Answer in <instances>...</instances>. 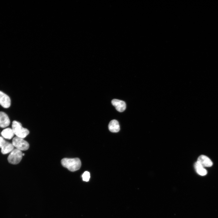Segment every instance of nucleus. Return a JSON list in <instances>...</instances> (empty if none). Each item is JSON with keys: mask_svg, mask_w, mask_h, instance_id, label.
<instances>
[{"mask_svg": "<svg viewBox=\"0 0 218 218\" xmlns=\"http://www.w3.org/2000/svg\"><path fill=\"white\" fill-rule=\"evenodd\" d=\"M1 134L3 138L10 139L13 137L14 134L12 128H7L2 131Z\"/></svg>", "mask_w": 218, "mask_h": 218, "instance_id": "nucleus-11", "label": "nucleus"}, {"mask_svg": "<svg viewBox=\"0 0 218 218\" xmlns=\"http://www.w3.org/2000/svg\"><path fill=\"white\" fill-rule=\"evenodd\" d=\"M194 167L196 172L199 175L203 176L207 174V171L198 162H195Z\"/></svg>", "mask_w": 218, "mask_h": 218, "instance_id": "nucleus-12", "label": "nucleus"}, {"mask_svg": "<svg viewBox=\"0 0 218 218\" xmlns=\"http://www.w3.org/2000/svg\"><path fill=\"white\" fill-rule=\"evenodd\" d=\"M0 148L2 153L5 154L11 152L14 149V146L12 143L5 141Z\"/></svg>", "mask_w": 218, "mask_h": 218, "instance_id": "nucleus-9", "label": "nucleus"}, {"mask_svg": "<svg viewBox=\"0 0 218 218\" xmlns=\"http://www.w3.org/2000/svg\"><path fill=\"white\" fill-rule=\"evenodd\" d=\"M22 156L21 151L16 148L14 149L8 157V161L12 164H17L21 161Z\"/></svg>", "mask_w": 218, "mask_h": 218, "instance_id": "nucleus-3", "label": "nucleus"}, {"mask_svg": "<svg viewBox=\"0 0 218 218\" xmlns=\"http://www.w3.org/2000/svg\"><path fill=\"white\" fill-rule=\"evenodd\" d=\"M12 144L14 147L21 151L27 150L29 147V144L27 141L16 136L13 139Z\"/></svg>", "mask_w": 218, "mask_h": 218, "instance_id": "nucleus-4", "label": "nucleus"}, {"mask_svg": "<svg viewBox=\"0 0 218 218\" xmlns=\"http://www.w3.org/2000/svg\"><path fill=\"white\" fill-rule=\"evenodd\" d=\"M12 129L16 137L23 139L26 137L29 132L27 129L22 127L20 123L16 121L12 122Z\"/></svg>", "mask_w": 218, "mask_h": 218, "instance_id": "nucleus-2", "label": "nucleus"}, {"mask_svg": "<svg viewBox=\"0 0 218 218\" xmlns=\"http://www.w3.org/2000/svg\"><path fill=\"white\" fill-rule=\"evenodd\" d=\"M22 155H23V156H24V155H25V154H22Z\"/></svg>", "mask_w": 218, "mask_h": 218, "instance_id": "nucleus-15", "label": "nucleus"}, {"mask_svg": "<svg viewBox=\"0 0 218 218\" xmlns=\"http://www.w3.org/2000/svg\"><path fill=\"white\" fill-rule=\"evenodd\" d=\"M197 162L203 167H210L213 163L211 160L204 155H201L198 158Z\"/></svg>", "mask_w": 218, "mask_h": 218, "instance_id": "nucleus-7", "label": "nucleus"}, {"mask_svg": "<svg viewBox=\"0 0 218 218\" xmlns=\"http://www.w3.org/2000/svg\"><path fill=\"white\" fill-rule=\"evenodd\" d=\"M111 103L117 110L119 112H122L126 109V103L123 101L113 99L111 101Z\"/></svg>", "mask_w": 218, "mask_h": 218, "instance_id": "nucleus-6", "label": "nucleus"}, {"mask_svg": "<svg viewBox=\"0 0 218 218\" xmlns=\"http://www.w3.org/2000/svg\"><path fill=\"white\" fill-rule=\"evenodd\" d=\"M61 164L64 167L72 172L78 170L81 166V161L78 158H63L61 160Z\"/></svg>", "mask_w": 218, "mask_h": 218, "instance_id": "nucleus-1", "label": "nucleus"}, {"mask_svg": "<svg viewBox=\"0 0 218 218\" xmlns=\"http://www.w3.org/2000/svg\"><path fill=\"white\" fill-rule=\"evenodd\" d=\"M90 177V173L87 171L84 172L82 175L83 180L86 182L89 180Z\"/></svg>", "mask_w": 218, "mask_h": 218, "instance_id": "nucleus-13", "label": "nucleus"}, {"mask_svg": "<svg viewBox=\"0 0 218 218\" xmlns=\"http://www.w3.org/2000/svg\"><path fill=\"white\" fill-rule=\"evenodd\" d=\"M5 141V140L4 138L0 136V147Z\"/></svg>", "mask_w": 218, "mask_h": 218, "instance_id": "nucleus-14", "label": "nucleus"}, {"mask_svg": "<svg viewBox=\"0 0 218 218\" xmlns=\"http://www.w3.org/2000/svg\"><path fill=\"white\" fill-rule=\"evenodd\" d=\"M10 120L8 115L3 111H0V127L5 128L10 124Z\"/></svg>", "mask_w": 218, "mask_h": 218, "instance_id": "nucleus-8", "label": "nucleus"}, {"mask_svg": "<svg viewBox=\"0 0 218 218\" xmlns=\"http://www.w3.org/2000/svg\"><path fill=\"white\" fill-rule=\"evenodd\" d=\"M11 100L6 94L0 91V104L5 108L9 107L11 105Z\"/></svg>", "mask_w": 218, "mask_h": 218, "instance_id": "nucleus-5", "label": "nucleus"}, {"mask_svg": "<svg viewBox=\"0 0 218 218\" xmlns=\"http://www.w3.org/2000/svg\"><path fill=\"white\" fill-rule=\"evenodd\" d=\"M108 128L110 131L113 133L118 132L120 130L118 121L116 120H111L108 125Z\"/></svg>", "mask_w": 218, "mask_h": 218, "instance_id": "nucleus-10", "label": "nucleus"}]
</instances>
